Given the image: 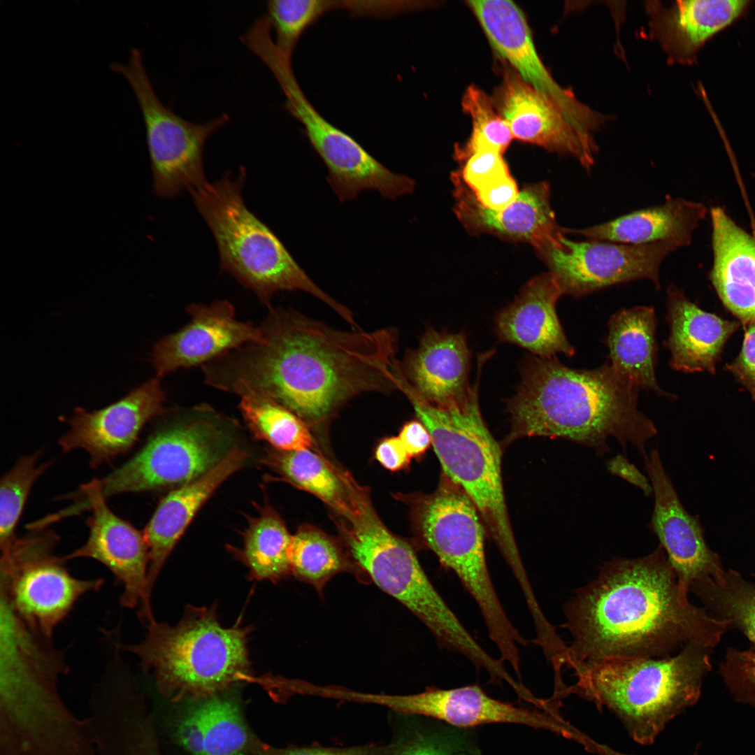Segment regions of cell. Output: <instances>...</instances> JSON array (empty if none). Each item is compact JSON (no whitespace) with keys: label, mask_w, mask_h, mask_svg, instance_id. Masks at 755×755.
<instances>
[{"label":"cell","mask_w":755,"mask_h":755,"mask_svg":"<svg viewBox=\"0 0 755 755\" xmlns=\"http://www.w3.org/2000/svg\"><path fill=\"white\" fill-rule=\"evenodd\" d=\"M719 671L738 701L755 707V647L727 649Z\"/></svg>","instance_id":"ab89813d"},{"label":"cell","mask_w":755,"mask_h":755,"mask_svg":"<svg viewBox=\"0 0 755 755\" xmlns=\"http://www.w3.org/2000/svg\"><path fill=\"white\" fill-rule=\"evenodd\" d=\"M656 316L653 308L638 306L614 313L608 322L606 343L610 365L640 389L673 398L657 383Z\"/></svg>","instance_id":"f546056e"},{"label":"cell","mask_w":755,"mask_h":755,"mask_svg":"<svg viewBox=\"0 0 755 755\" xmlns=\"http://www.w3.org/2000/svg\"><path fill=\"white\" fill-rule=\"evenodd\" d=\"M145 755H161V754H160L159 752H152V753L147 754Z\"/></svg>","instance_id":"681fc988"},{"label":"cell","mask_w":755,"mask_h":755,"mask_svg":"<svg viewBox=\"0 0 755 755\" xmlns=\"http://www.w3.org/2000/svg\"><path fill=\"white\" fill-rule=\"evenodd\" d=\"M187 311L189 322L153 346L151 361L159 378L178 369L203 366L241 346L264 341L260 327L238 320L229 301L192 303Z\"/></svg>","instance_id":"d6986e66"},{"label":"cell","mask_w":755,"mask_h":755,"mask_svg":"<svg viewBox=\"0 0 755 755\" xmlns=\"http://www.w3.org/2000/svg\"><path fill=\"white\" fill-rule=\"evenodd\" d=\"M159 378L144 382L103 408L89 412L76 408L65 419L69 430L58 440L62 451L84 450L92 468L128 452L145 424L164 411Z\"/></svg>","instance_id":"e0dca14e"},{"label":"cell","mask_w":755,"mask_h":755,"mask_svg":"<svg viewBox=\"0 0 755 755\" xmlns=\"http://www.w3.org/2000/svg\"><path fill=\"white\" fill-rule=\"evenodd\" d=\"M452 179L456 199L454 212L470 232L527 242L538 252L549 245L561 247L566 235L552 208L548 182L527 185L510 206L496 211L483 207L477 201L460 173H454Z\"/></svg>","instance_id":"7402d4cb"},{"label":"cell","mask_w":755,"mask_h":755,"mask_svg":"<svg viewBox=\"0 0 755 755\" xmlns=\"http://www.w3.org/2000/svg\"><path fill=\"white\" fill-rule=\"evenodd\" d=\"M109 67L130 85L139 105L153 175V189L161 198L191 193L208 182L204 171L207 140L229 121L227 114L204 123L187 121L164 106L157 96L143 62L141 50H130L129 62Z\"/></svg>","instance_id":"7c38bea8"},{"label":"cell","mask_w":755,"mask_h":755,"mask_svg":"<svg viewBox=\"0 0 755 755\" xmlns=\"http://www.w3.org/2000/svg\"><path fill=\"white\" fill-rule=\"evenodd\" d=\"M245 178L242 167L236 179L229 171L219 180L190 193L215 238L222 269L252 290L268 308L275 293L302 291L355 325L348 308L320 289L279 238L245 206L242 196Z\"/></svg>","instance_id":"52a82bcc"},{"label":"cell","mask_w":755,"mask_h":755,"mask_svg":"<svg viewBox=\"0 0 755 755\" xmlns=\"http://www.w3.org/2000/svg\"><path fill=\"white\" fill-rule=\"evenodd\" d=\"M667 294L670 334L664 345L670 352V367L714 374L724 345L740 322L704 311L675 285L669 286Z\"/></svg>","instance_id":"4316f807"},{"label":"cell","mask_w":755,"mask_h":755,"mask_svg":"<svg viewBox=\"0 0 755 755\" xmlns=\"http://www.w3.org/2000/svg\"><path fill=\"white\" fill-rule=\"evenodd\" d=\"M495 52L527 83L555 102L579 130L591 135L604 122L552 77L535 49L522 9L509 0L468 1Z\"/></svg>","instance_id":"2e32d148"},{"label":"cell","mask_w":755,"mask_h":755,"mask_svg":"<svg viewBox=\"0 0 755 755\" xmlns=\"http://www.w3.org/2000/svg\"><path fill=\"white\" fill-rule=\"evenodd\" d=\"M712 649L688 643L675 656L611 657L574 670L577 694L605 707L640 745L653 743L667 724L699 699Z\"/></svg>","instance_id":"277c9868"},{"label":"cell","mask_w":755,"mask_h":755,"mask_svg":"<svg viewBox=\"0 0 755 755\" xmlns=\"http://www.w3.org/2000/svg\"><path fill=\"white\" fill-rule=\"evenodd\" d=\"M76 501L67 508L45 517L48 524L78 515L92 512L86 519L89 535L85 543L62 556L66 562L80 558L96 560L105 566L122 587V606L139 607L138 616L147 625L155 619L148 596L149 549L143 532L119 517L108 506L99 489L96 478L80 486L66 498Z\"/></svg>","instance_id":"4fadbf2b"},{"label":"cell","mask_w":755,"mask_h":755,"mask_svg":"<svg viewBox=\"0 0 755 755\" xmlns=\"http://www.w3.org/2000/svg\"><path fill=\"white\" fill-rule=\"evenodd\" d=\"M352 494V508L343 517L341 528L354 564L422 621L442 647L463 655L477 668L486 666L490 654L434 587L412 545L387 528L356 483Z\"/></svg>","instance_id":"ba28073f"},{"label":"cell","mask_w":755,"mask_h":755,"mask_svg":"<svg viewBox=\"0 0 755 755\" xmlns=\"http://www.w3.org/2000/svg\"><path fill=\"white\" fill-rule=\"evenodd\" d=\"M391 755H477L465 742L449 735L418 734L400 744Z\"/></svg>","instance_id":"b9f144b4"},{"label":"cell","mask_w":755,"mask_h":755,"mask_svg":"<svg viewBox=\"0 0 755 755\" xmlns=\"http://www.w3.org/2000/svg\"><path fill=\"white\" fill-rule=\"evenodd\" d=\"M41 452L19 459L1 480L0 546L6 550L16 538L15 529L22 515L30 490L51 463L37 465Z\"/></svg>","instance_id":"f35d334b"},{"label":"cell","mask_w":755,"mask_h":755,"mask_svg":"<svg viewBox=\"0 0 755 755\" xmlns=\"http://www.w3.org/2000/svg\"><path fill=\"white\" fill-rule=\"evenodd\" d=\"M145 627L147 633L138 643H122L115 635L114 640L122 652L138 658L145 672H152L164 694L204 698L250 677L252 627L240 622L222 626L217 604L187 605L178 624L154 619Z\"/></svg>","instance_id":"5b68a950"},{"label":"cell","mask_w":755,"mask_h":755,"mask_svg":"<svg viewBox=\"0 0 755 755\" xmlns=\"http://www.w3.org/2000/svg\"><path fill=\"white\" fill-rule=\"evenodd\" d=\"M748 0L677 1L670 8L648 1L651 34L668 55L682 64L697 62L699 50L714 36L749 10Z\"/></svg>","instance_id":"484cf974"},{"label":"cell","mask_w":755,"mask_h":755,"mask_svg":"<svg viewBox=\"0 0 755 755\" xmlns=\"http://www.w3.org/2000/svg\"><path fill=\"white\" fill-rule=\"evenodd\" d=\"M32 531L1 552V601L33 631L52 638L79 598L99 591L104 580L71 575L54 553L59 537Z\"/></svg>","instance_id":"8fae6325"},{"label":"cell","mask_w":755,"mask_h":755,"mask_svg":"<svg viewBox=\"0 0 755 755\" xmlns=\"http://www.w3.org/2000/svg\"><path fill=\"white\" fill-rule=\"evenodd\" d=\"M654 494L649 527L658 537L682 587L717 576L724 568L707 546L698 519L686 512L668 475L659 452L644 459Z\"/></svg>","instance_id":"ffe728a7"},{"label":"cell","mask_w":755,"mask_h":755,"mask_svg":"<svg viewBox=\"0 0 755 755\" xmlns=\"http://www.w3.org/2000/svg\"><path fill=\"white\" fill-rule=\"evenodd\" d=\"M285 98L287 109L302 124L327 168V181L340 201L353 199L364 190L376 191L390 199L413 192V179L390 171L354 138L329 122L300 87L290 89Z\"/></svg>","instance_id":"9a60e30c"},{"label":"cell","mask_w":755,"mask_h":755,"mask_svg":"<svg viewBox=\"0 0 755 755\" xmlns=\"http://www.w3.org/2000/svg\"><path fill=\"white\" fill-rule=\"evenodd\" d=\"M241 549L232 554L249 570L250 580L278 582L291 575L288 549L292 535L276 513L266 506L252 518L244 535Z\"/></svg>","instance_id":"d6a6232c"},{"label":"cell","mask_w":755,"mask_h":755,"mask_svg":"<svg viewBox=\"0 0 755 755\" xmlns=\"http://www.w3.org/2000/svg\"><path fill=\"white\" fill-rule=\"evenodd\" d=\"M689 592L712 616L739 630L755 647V582L734 570L724 569L715 577L692 584Z\"/></svg>","instance_id":"836d02e7"},{"label":"cell","mask_w":755,"mask_h":755,"mask_svg":"<svg viewBox=\"0 0 755 755\" xmlns=\"http://www.w3.org/2000/svg\"><path fill=\"white\" fill-rule=\"evenodd\" d=\"M288 557L291 574L311 584L320 594L338 573L357 571L333 540L310 526L301 527L292 535Z\"/></svg>","instance_id":"e575fe53"},{"label":"cell","mask_w":755,"mask_h":755,"mask_svg":"<svg viewBox=\"0 0 755 755\" xmlns=\"http://www.w3.org/2000/svg\"><path fill=\"white\" fill-rule=\"evenodd\" d=\"M496 101L513 138L570 155L590 170L596 152L591 136L576 128L555 102L511 68L504 71Z\"/></svg>","instance_id":"ac0fdd59"},{"label":"cell","mask_w":755,"mask_h":755,"mask_svg":"<svg viewBox=\"0 0 755 755\" xmlns=\"http://www.w3.org/2000/svg\"><path fill=\"white\" fill-rule=\"evenodd\" d=\"M502 154L485 150L473 154L466 160L463 168L459 173L463 182L471 192L510 174Z\"/></svg>","instance_id":"60d3db41"},{"label":"cell","mask_w":755,"mask_h":755,"mask_svg":"<svg viewBox=\"0 0 755 755\" xmlns=\"http://www.w3.org/2000/svg\"><path fill=\"white\" fill-rule=\"evenodd\" d=\"M562 247L547 246L538 253L563 294L578 298L616 284L648 279L660 288V266L670 252L681 247L673 242L628 245L566 236Z\"/></svg>","instance_id":"5bb4252c"},{"label":"cell","mask_w":755,"mask_h":755,"mask_svg":"<svg viewBox=\"0 0 755 755\" xmlns=\"http://www.w3.org/2000/svg\"><path fill=\"white\" fill-rule=\"evenodd\" d=\"M375 458L383 467L391 471L408 467L411 459L398 436L384 438L377 446Z\"/></svg>","instance_id":"7dc6e473"},{"label":"cell","mask_w":755,"mask_h":755,"mask_svg":"<svg viewBox=\"0 0 755 755\" xmlns=\"http://www.w3.org/2000/svg\"><path fill=\"white\" fill-rule=\"evenodd\" d=\"M227 420L208 405L180 413L156 430L125 463L98 479L106 498L185 484L203 475L228 454Z\"/></svg>","instance_id":"30bf717a"},{"label":"cell","mask_w":755,"mask_h":755,"mask_svg":"<svg viewBox=\"0 0 755 755\" xmlns=\"http://www.w3.org/2000/svg\"><path fill=\"white\" fill-rule=\"evenodd\" d=\"M606 467L610 473L638 487L646 496L653 492L650 480L624 455L617 454L612 457L607 461Z\"/></svg>","instance_id":"c3c4849f"},{"label":"cell","mask_w":755,"mask_h":755,"mask_svg":"<svg viewBox=\"0 0 755 755\" xmlns=\"http://www.w3.org/2000/svg\"><path fill=\"white\" fill-rule=\"evenodd\" d=\"M366 700L368 703L433 717L457 727L507 723L545 728L565 736L570 733L565 721L494 699L476 685L450 689L429 687L408 695L368 693Z\"/></svg>","instance_id":"44dd1931"},{"label":"cell","mask_w":755,"mask_h":755,"mask_svg":"<svg viewBox=\"0 0 755 755\" xmlns=\"http://www.w3.org/2000/svg\"><path fill=\"white\" fill-rule=\"evenodd\" d=\"M470 354L464 333L429 327L418 346L408 350L398 366L421 397L433 405L447 406L465 401L471 393Z\"/></svg>","instance_id":"603a6c76"},{"label":"cell","mask_w":755,"mask_h":755,"mask_svg":"<svg viewBox=\"0 0 755 755\" xmlns=\"http://www.w3.org/2000/svg\"><path fill=\"white\" fill-rule=\"evenodd\" d=\"M406 498L419 541L454 573L473 598L490 639L500 651L514 647L522 635L508 617L491 579L485 527L473 501L444 473L434 492Z\"/></svg>","instance_id":"9c48e42d"},{"label":"cell","mask_w":755,"mask_h":755,"mask_svg":"<svg viewBox=\"0 0 755 755\" xmlns=\"http://www.w3.org/2000/svg\"><path fill=\"white\" fill-rule=\"evenodd\" d=\"M239 409L252 433L275 449L300 450L312 447L309 425L284 405L269 398L244 396Z\"/></svg>","instance_id":"d590c367"},{"label":"cell","mask_w":755,"mask_h":755,"mask_svg":"<svg viewBox=\"0 0 755 755\" xmlns=\"http://www.w3.org/2000/svg\"><path fill=\"white\" fill-rule=\"evenodd\" d=\"M485 360L479 358L477 381L468 398L460 403L433 405L421 397L401 374L396 386L429 431L443 473L470 498L489 535L512 570L517 572L524 566L505 499L501 448L486 426L479 405V378Z\"/></svg>","instance_id":"8992f818"},{"label":"cell","mask_w":755,"mask_h":755,"mask_svg":"<svg viewBox=\"0 0 755 755\" xmlns=\"http://www.w3.org/2000/svg\"><path fill=\"white\" fill-rule=\"evenodd\" d=\"M713 264L710 280L725 308L743 326L755 321V236L720 207L710 210Z\"/></svg>","instance_id":"83f0119b"},{"label":"cell","mask_w":755,"mask_h":755,"mask_svg":"<svg viewBox=\"0 0 755 755\" xmlns=\"http://www.w3.org/2000/svg\"><path fill=\"white\" fill-rule=\"evenodd\" d=\"M745 335L741 350L725 369L732 373L755 400V321L744 325Z\"/></svg>","instance_id":"7bdbcfd3"},{"label":"cell","mask_w":755,"mask_h":755,"mask_svg":"<svg viewBox=\"0 0 755 755\" xmlns=\"http://www.w3.org/2000/svg\"><path fill=\"white\" fill-rule=\"evenodd\" d=\"M520 384L508 402L505 443L524 437L563 438L603 456L607 441L633 445L643 459L657 429L638 407L640 389L607 363L593 370L569 368L556 357L526 359Z\"/></svg>","instance_id":"3957f363"},{"label":"cell","mask_w":755,"mask_h":755,"mask_svg":"<svg viewBox=\"0 0 755 755\" xmlns=\"http://www.w3.org/2000/svg\"><path fill=\"white\" fill-rule=\"evenodd\" d=\"M517 184L510 174L501 177L473 192L477 201L484 208L501 210L519 195Z\"/></svg>","instance_id":"ee69618b"},{"label":"cell","mask_w":755,"mask_h":755,"mask_svg":"<svg viewBox=\"0 0 755 755\" xmlns=\"http://www.w3.org/2000/svg\"><path fill=\"white\" fill-rule=\"evenodd\" d=\"M707 214V207L682 198L667 197L659 206L626 214L584 229H564L587 240L628 245L673 242L690 245L693 231Z\"/></svg>","instance_id":"f1b7e54d"},{"label":"cell","mask_w":755,"mask_h":755,"mask_svg":"<svg viewBox=\"0 0 755 755\" xmlns=\"http://www.w3.org/2000/svg\"><path fill=\"white\" fill-rule=\"evenodd\" d=\"M462 108L471 117L473 129L466 143L455 151L456 157L466 161L473 154L485 150L503 154L513 138L491 99L477 86L470 85L463 96Z\"/></svg>","instance_id":"8d00e7d4"},{"label":"cell","mask_w":755,"mask_h":755,"mask_svg":"<svg viewBox=\"0 0 755 755\" xmlns=\"http://www.w3.org/2000/svg\"><path fill=\"white\" fill-rule=\"evenodd\" d=\"M398 436L411 458L421 457L432 446L429 431L418 419L406 422Z\"/></svg>","instance_id":"bcb514c9"},{"label":"cell","mask_w":755,"mask_h":755,"mask_svg":"<svg viewBox=\"0 0 755 755\" xmlns=\"http://www.w3.org/2000/svg\"><path fill=\"white\" fill-rule=\"evenodd\" d=\"M176 736L192 755H246L250 744L238 705L216 695L204 698L182 714Z\"/></svg>","instance_id":"4dcf8cb0"},{"label":"cell","mask_w":755,"mask_h":755,"mask_svg":"<svg viewBox=\"0 0 755 755\" xmlns=\"http://www.w3.org/2000/svg\"><path fill=\"white\" fill-rule=\"evenodd\" d=\"M247 458V452L233 446L215 467L161 501L143 532L150 556L148 596L150 601L159 573L197 511L225 480L243 467Z\"/></svg>","instance_id":"d4e9b609"},{"label":"cell","mask_w":755,"mask_h":755,"mask_svg":"<svg viewBox=\"0 0 755 755\" xmlns=\"http://www.w3.org/2000/svg\"><path fill=\"white\" fill-rule=\"evenodd\" d=\"M341 1L329 0H270L266 17L275 33V45L292 60L293 52L305 31L330 10L341 8Z\"/></svg>","instance_id":"74e56055"},{"label":"cell","mask_w":755,"mask_h":755,"mask_svg":"<svg viewBox=\"0 0 755 755\" xmlns=\"http://www.w3.org/2000/svg\"><path fill=\"white\" fill-rule=\"evenodd\" d=\"M262 463L294 486L310 492L343 517L352 510L346 475H338L309 449L268 451Z\"/></svg>","instance_id":"1f68e13d"},{"label":"cell","mask_w":755,"mask_h":755,"mask_svg":"<svg viewBox=\"0 0 755 755\" xmlns=\"http://www.w3.org/2000/svg\"><path fill=\"white\" fill-rule=\"evenodd\" d=\"M257 755H382V750L375 746H357L344 749L325 747H289L279 749L258 745Z\"/></svg>","instance_id":"f6af8a7d"},{"label":"cell","mask_w":755,"mask_h":755,"mask_svg":"<svg viewBox=\"0 0 755 755\" xmlns=\"http://www.w3.org/2000/svg\"><path fill=\"white\" fill-rule=\"evenodd\" d=\"M563 295L554 276L542 273L529 280L515 301L495 319L496 331L503 342L522 347L533 356L552 357L575 354L563 331L556 304Z\"/></svg>","instance_id":"cb8c5ba5"},{"label":"cell","mask_w":755,"mask_h":755,"mask_svg":"<svg viewBox=\"0 0 755 755\" xmlns=\"http://www.w3.org/2000/svg\"><path fill=\"white\" fill-rule=\"evenodd\" d=\"M264 341L231 350L202 366L206 384L273 400L309 426L324 424L366 393L396 385L397 331H344L292 309L268 308Z\"/></svg>","instance_id":"6da1fadb"},{"label":"cell","mask_w":755,"mask_h":755,"mask_svg":"<svg viewBox=\"0 0 755 755\" xmlns=\"http://www.w3.org/2000/svg\"><path fill=\"white\" fill-rule=\"evenodd\" d=\"M689 593L661 545L607 561L565 605L569 668L611 657H666L688 643L713 649L728 624L693 605Z\"/></svg>","instance_id":"7a4b0ae2"}]
</instances>
